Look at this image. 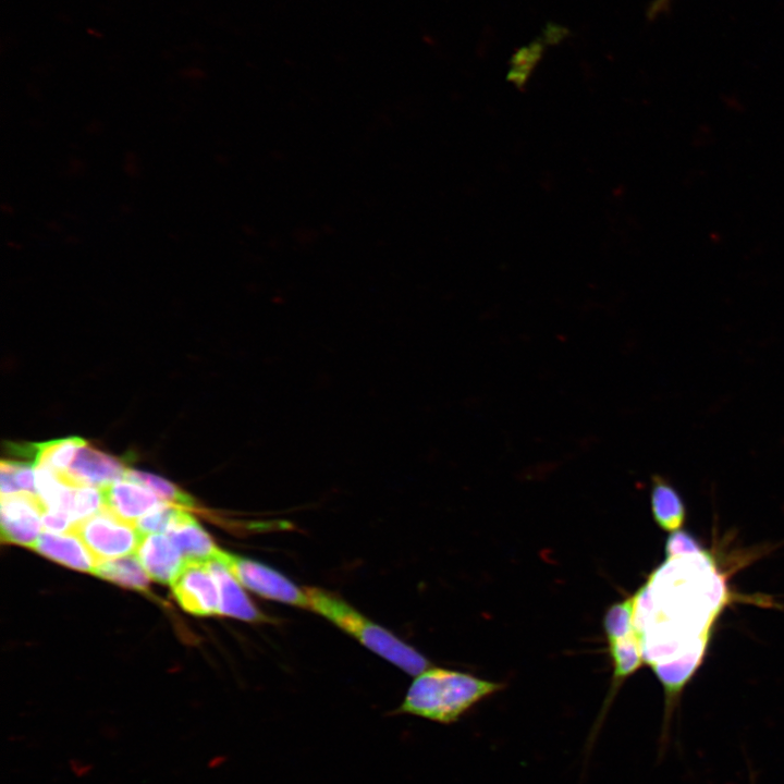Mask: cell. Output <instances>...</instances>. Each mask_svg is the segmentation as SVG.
<instances>
[{
	"label": "cell",
	"instance_id": "3957f363",
	"mask_svg": "<svg viewBox=\"0 0 784 784\" xmlns=\"http://www.w3.org/2000/svg\"><path fill=\"white\" fill-rule=\"evenodd\" d=\"M71 531L79 537L97 563L136 552L144 536L134 524L105 507L75 523Z\"/></svg>",
	"mask_w": 784,
	"mask_h": 784
},
{
	"label": "cell",
	"instance_id": "30bf717a",
	"mask_svg": "<svg viewBox=\"0 0 784 784\" xmlns=\"http://www.w3.org/2000/svg\"><path fill=\"white\" fill-rule=\"evenodd\" d=\"M41 555L68 567L93 573L96 559L74 532H41L33 547Z\"/></svg>",
	"mask_w": 784,
	"mask_h": 784
},
{
	"label": "cell",
	"instance_id": "9a60e30c",
	"mask_svg": "<svg viewBox=\"0 0 784 784\" xmlns=\"http://www.w3.org/2000/svg\"><path fill=\"white\" fill-rule=\"evenodd\" d=\"M93 573L106 580L139 591H146L149 585L148 574L136 555L128 554L99 561Z\"/></svg>",
	"mask_w": 784,
	"mask_h": 784
},
{
	"label": "cell",
	"instance_id": "8fae6325",
	"mask_svg": "<svg viewBox=\"0 0 784 784\" xmlns=\"http://www.w3.org/2000/svg\"><path fill=\"white\" fill-rule=\"evenodd\" d=\"M207 565L218 585L220 615H226L246 622L270 621L267 615L252 603L242 589V585L224 565L216 560L207 562Z\"/></svg>",
	"mask_w": 784,
	"mask_h": 784
},
{
	"label": "cell",
	"instance_id": "44dd1931",
	"mask_svg": "<svg viewBox=\"0 0 784 784\" xmlns=\"http://www.w3.org/2000/svg\"><path fill=\"white\" fill-rule=\"evenodd\" d=\"M72 522L60 512L45 511L42 513V527L46 531L69 532L72 529Z\"/></svg>",
	"mask_w": 784,
	"mask_h": 784
},
{
	"label": "cell",
	"instance_id": "8992f818",
	"mask_svg": "<svg viewBox=\"0 0 784 784\" xmlns=\"http://www.w3.org/2000/svg\"><path fill=\"white\" fill-rule=\"evenodd\" d=\"M45 506L36 494L20 492L1 497V539L32 548L40 536Z\"/></svg>",
	"mask_w": 784,
	"mask_h": 784
},
{
	"label": "cell",
	"instance_id": "7c38bea8",
	"mask_svg": "<svg viewBox=\"0 0 784 784\" xmlns=\"http://www.w3.org/2000/svg\"><path fill=\"white\" fill-rule=\"evenodd\" d=\"M167 536L180 550L185 561L209 562L219 550L210 536L185 511L168 529Z\"/></svg>",
	"mask_w": 784,
	"mask_h": 784
},
{
	"label": "cell",
	"instance_id": "e0dca14e",
	"mask_svg": "<svg viewBox=\"0 0 784 784\" xmlns=\"http://www.w3.org/2000/svg\"><path fill=\"white\" fill-rule=\"evenodd\" d=\"M125 478L143 485L152 491L159 499L170 502L179 507L195 509L194 500L180 488L157 475L142 470L127 469Z\"/></svg>",
	"mask_w": 784,
	"mask_h": 784
},
{
	"label": "cell",
	"instance_id": "277c9868",
	"mask_svg": "<svg viewBox=\"0 0 784 784\" xmlns=\"http://www.w3.org/2000/svg\"><path fill=\"white\" fill-rule=\"evenodd\" d=\"M212 560L224 565L242 586L258 596L293 607L309 609L305 588H299L278 571L220 549Z\"/></svg>",
	"mask_w": 784,
	"mask_h": 784
},
{
	"label": "cell",
	"instance_id": "5bb4252c",
	"mask_svg": "<svg viewBox=\"0 0 784 784\" xmlns=\"http://www.w3.org/2000/svg\"><path fill=\"white\" fill-rule=\"evenodd\" d=\"M86 442L79 437H66L47 442L32 444L34 467H46L62 475L66 471L78 450Z\"/></svg>",
	"mask_w": 784,
	"mask_h": 784
},
{
	"label": "cell",
	"instance_id": "5b68a950",
	"mask_svg": "<svg viewBox=\"0 0 784 784\" xmlns=\"http://www.w3.org/2000/svg\"><path fill=\"white\" fill-rule=\"evenodd\" d=\"M171 586L185 611L200 616L220 615L219 589L207 562L185 561Z\"/></svg>",
	"mask_w": 784,
	"mask_h": 784
},
{
	"label": "cell",
	"instance_id": "d6986e66",
	"mask_svg": "<svg viewBox=\"0 0 784 784\" xmlns=\"http://www.w3.org/2000/svg\"><path fill=\"white\" fill-rule=\"evenodd\" d=\"M183 511L182 507L161 502L138 518L135 526L143 535L168 531Z\"/></svg>",
	"mask_w": 784,
	"mask_h": 784
},
{
	"label": "cell",
	"instance_id": "6da1fadb",
	"mask_svg": "<svg viewBox=\"0 0 784 784\" xmlns=\"http://www.w3.org/2000/svg\"><path fill=\"white\" fill-rule=\"evenodd\" d=\"M503 687L502 683L431 666L416 675L394 712L451 724Z\"/></svg>",
	"mask_w": 784,
	"mask_h": 784
},
{
	"label": "cell",
	"instance_id": "9c48e42d",
	"mask_svg": "<svg viewBox=\"0 0 784 784\" xmlns=\"http://www.w3.org/2000/svg\"><path fill=\"white\" fill-rule=\"evenodd\" d=\"M150 578L171 584L185 564L180 550L168 536L144 535L135 552Z\"/></svg>",
	"mask_w": 784,
	"mask_h": 784
},
{
	"label": "cell",
	"instance_id": "2e32d148",
	"mask_svg": "<svg viewBox=\"0 0 784 784\" xmlns=\"http://www.w3.org/2000/svg\"><path fill=\"white\" fill-rule=\"evenodd\" d=\"M636 601L635 593L608 609L603 620L608 641L624 638L637 630Z\"/></svg>",
	"mask_w": 784,
	"mask_h": 784
},
{
	"label": "cell",
	"instance_id": "ba28073f",
	"mask_svg": "<svg viewBox=\"0 0 784 784\" xmlns=\"http://www.w3.org/2000/svg\"><path fill=\"white\" fill-rule=\"evenodd\" d=\"M99 489L103 507L134 525L146 512L161 503L152 491L127 478L119 479Z\"/></svg>",
	"mask_w": 784,
	"mask_h": 784
},
{
	"label": "cell",
	"instance_id": "7a4b0ae2",
	"mask_svg": "<svg viewBox=\"0 0 784 784\" xmlns=\"http://www.w3.org/2000/svg\"><path fill=\"white\" fill-rule=\"evenodd\" d=\"M305 591L309 610L323 616L360 645L404 672L416 676L432 666L420 652L363 615L336 595L316 587H305Z\"/></svg>",
	"mask_w": 784,
	"mask_h": 784
},
{
	"label": "cell",
	"instance_id": "ffe728a7",
	"mask_svg": "<svg viewBox=\"0 0 784 784\" xmlns=\"http://www.w3.org/2000/svg\"><path fill=\"white\" fill-rule=\"evenodd\" d=\"M701 551L698 542L687 532L676 530L667 539L666 558Z\"/></svg>",
	"mask_w": 784,
	"mask_h": 784
},
{
	"label": "cell",
	"instance_id": "7402d4cb",
	"mask_svg": "<svg viewBox=\"0 0 784 784\" xmlns=\"http://www.w3.org/2000/svg\"><path fill=\"white\" fill-rule=\"evenodd\" d=\"M669 2L670 0H654L649 9V16L653 17L662 12L669 5Z\"/></svg>",
	"mask_w": 784,
	"mask_h": 784
},
{
	"label": "cell",
	"instance_id": "4fadbf2b",
	"mask_svg": "<svg viewBox=\"0 0 784 784\" xmlns=\"http://www.w3.org/2000/svg\"><path fill=\"white\" fill-rule=\"evenodd\" d=\"M654 522L665 531L678 530L686 516L685 504L678 492L662 477L654 476L650 493Z\"/></svg>",
	"mask_w": 784,
	"mask_h": 784
},
{
	"label": "cell",
	"instance_id": "ac0fdd59",
	"mask_svg": "<svg viewBox=\"0 0 784 784\" xmlns=\"http://www.w3.org/2000/svg\"><path fill=\"white\" fill-rule=\"evenodd\" d=\"M0 473L1 497L20 492L37 495L36 471L33 464L2 460Z\"/></svg>",
	"mask_w": 784,
	"mask_h": 784
},
{
	"label": "cell",
	"instance_id": "52a82bcc",
	"mask_svg": "<svg viewBox=\"0 0 784 784\" xmlns=\"http://www.w3.org/2000/svg\"><path fill=\"white\" fill-rule=\"evenodd\" d=\"M127 469L121 460L86 443L60 476L70 485L102 488L125 478Z\"/></svg>",
	"mask_w": 784,
	"mask_h": 784
}]
</instances>
